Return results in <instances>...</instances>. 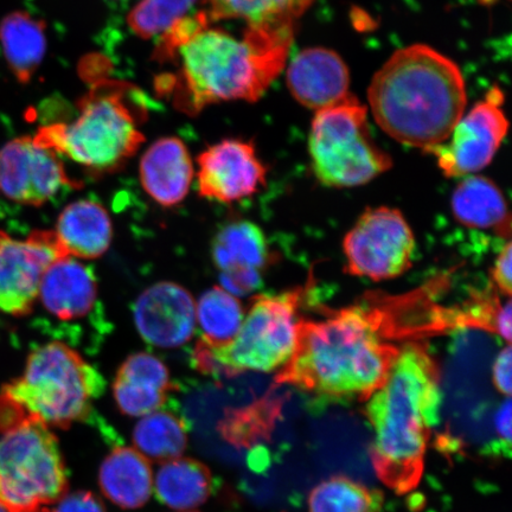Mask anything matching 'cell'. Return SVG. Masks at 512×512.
<instances>
[{"label":"cell","instance_id":"28","mask_svg":"<svg viewBox=\"0 0 512 512\" xmlns=\"http://www.w3.org/2000/svg\"><path fill=\"white\" fill-rule=\"evenodd\" d=\"M133 444L145 458L168 462L187 450V427L176 415L156 411L140 419L133 431Z\"/></svg>","mask_w":512,"mask_h":512},{"label":"cell","instance_id":"29","mask_svg":"<svg viewBox=\"0 0 512 512\" xmlns=\"http://www.w3.org/2000/svg\"><path fill=\"white\" fill-rule=\"evenodd\" d=\"M382 504L381 492L344 476L324 480L309 497L310 512H380Z\"/></svg>","mask_w":512,"mask_h":512},{"label":"cell","instance_id":"35","mask_svg":"<svg viewBox=\"0 0 512 512\" xmlns=\"http://www.w3.org/2000/svg\"><path fill=\"white\" fill-rule=\"evenodd\" d=\"M0 512H10V510L6 508L2 502H0Z\"/></svg>","mask_w":512,"mask_h":512},{"label":"cell","instance_id":"20","mask_svg":"<svg viewBox=\"0 0 512 512\" xmlns=\"http://www.w3.org/2000/svg\"><path fill=\"white\" fill-rule=\"evenodd\" d=\"M140 183L160 206L170 208L184 201L194 178L187 146L170 137L157 140L140 162Z\"/></svg>","mask_w":512,"mask_h":512},{"label":"cell","instance_id":"30","mask_svg":"<svg viewBox=\"0 0 512 512\" xmlns=\"http://www.w3.org/2000/svg\"><path fill=\"white\" fill-rule=\"evenodd\" d=\"M197 0H142L128 16L134 34L142 38L163 35L179 19L187 16Z\"/></svg>","mask_w":512,"mask_h":512},{"label":"cell","instance_id":"5","mask_svg":"<svg viewBox=\"0 0 512 512\" xmlns=\"http://www.w3.org/2000/svg\"><path fill=\"white\" fill-rule=\"evenodd\" d=\"M105 379L78 351L61 342L36 349L24 373L3 389V402L49 427L67 428L88 418Z\"/></svg>","mask_w":512,"mask_h":512},{"label":"cell","instance_id":"24","mask_svg":"<svg viewBox=\"0 0 512 512\" xmlns=\"http://www.w3.org/2000/svg\"><path fill=\"white\" fill-rule=\"evenodd\" d=\"M0 46L11 73L27 85L46 55V24L28 12H11L0 21Z\"/></svg>","mask_w":512,"mask_h":512},{"label":"cell","instance_id":"23","mask_svg":"<svg viewBox=\"0 0 512 512\" xmlns=\"http://www.w3.org/2000/svg\"><path fill=\"white\" fill-rule=\"evenodd\" d=\"M452 211L457 221L472 229L492 230L501 238L511 235V216L501 189L486 177H467L453 192Z\"/></svg>","mask_w":512,"mask_h":512},{"label":"cell","instance_id":"33","mask_svg":"<svg viewBox=\"0 0 512 512\" xmlns=\"http://www.w3.org/2000/svg\"><path fill=\"white\" fill-rule=\"evenodd\" d=\"M511 348L508 344L496 358L494 364V383L499 393L507 395L510 398L511 394Z\"/></svg>","mask_w":512,"mask_h":512},{"label":"cell","instance_id":"36","mask_svg":"<svg viewBox=\"0 0 512 512\" xmlns=\"http://www.w3.org/2000/svg\"><path fill=\"white\" fill-rule=\"evenodd\" d=\"M179 512H197V511H192V510H191V511H179Z\"/></svg>","mask_w":512,"mask_h":512},{"label":"cell","instance_id":"22","mask_svg":"<svg viewBox=\"0 0 512 512\" xmlns=\"http://www.w3.org/2000/svg\"><path fill=\"white\" fill-rule=\"evenodd\" d=\"M150 460L134 447H117L108 454L99 472V484L111 502L124 509L142 508L153 494Z\"/></svg>","mask_w":512,"mask_h":512},{"label":"cell","instance_id":"15","mask_svg":"<svg viewBox=\"0 0 512 512\" xmlns=\"http://www.w3.org/2000/svg\"><path fill=\"white\" fill-rule=\"evenodd\" d=\"M134 322L144 341L158 348H178L195 334L196 303L175 283H159L145 290L133 307Z\"/></svg>","mask_w":512,"mask_h":512},{"label":"cell","instance_id":"34","mask_svg":"<svg viewBox=\"0 0 512 512\" xmlns=\"http://www.w3.org/2000/svg\"><path fill=\"white\" fill-rule=\"evenodd\" d=\"M496 432L503 456H510L511 448V400L507 398L498 409L495 419Z\"/></svg>","mask_w":512,"mask_h":512},{"label":"cell","instance_id":"14","mask_svg":"<svg viewBox=\"0 0 512 512\" xmlns=\"http://www.w3.org/2000/svg\"><path fill=\"white\" fill-rule=\"evenodd\" d=\"M197 163L198 192L208 200L238 202L266 184L267 170L251 143L223 140L202 152Z\"/></svg>","mask_w":512,"mask_h":512},{"label":"cell","instance_id":"18","mask_svg":"<svg viewBox=\"0 0 512 512\" xmlns=\"http://www.w3.org/2000/svg\"><path fill=\"white\" fill-rule=\"evenodd\" d=\"M98 294L93 268L67 256L44 273L38 297L50 315L62 322H75L95 312Z\"/></svg>","mask_w":512,"mask_h":512},{"label":"cell","instance_id":"11","mask_svg":"<svg viewBox=\"0 0 512 512\" xmlns=\"http://www.w3.org/2000/svg\"><path fill=\"white\" fill-rule=\"evenodd\" d=\"M504 94L492 87L462 119L443 144L431 153L446 177L457 178L483 170L494 159L509 130L503 111Z\"/></svg>","mask_w":512,"mask_h":512},{"label":"cell","instance_id":"25","mask_svg":"<svg viewBox=\"0 0 512 512\" xmlns=\"http://www.w3.org/2000/svg\"><path fill=\"white\" fill-rule=\"evenodd\" d=\"M213 488L208 467L195 459L178 457L164 462L153 478L160 502L176 511H191L207 502Z\"/></svg>","mask_w":512,"mask_h":512},{"label":"cell","instance_id":"16","mask_svg":"<svg viewBox=\"0 0 512 512\" xmlns=\"http://www.w3.org/2000/svg\"><path fill=\"white\" fill-rule=\"evenodd\" d=\"M211 256L221 272V287L238 297L259 290L270 253L261 228L240 220L219 230L211 243Z\"/></svg>","mask_w":512,"mask_h":512},{"label":"cell","instance_id":"19","mask_svg":"<svg viewBox=\"0 0 512 512\" xmlns=\"http://www.w3.org/2000/svg\"><path fill=\"white\" fill-rule=\"evenodd\" d=\"M171 389L169 369L159 358L146 352L128 357L113 384L114 399L120 411L132 418H143L159 411Z\"/></svg>","mask_w":512,"mask_h":512},{"label":"cell","instance_id":"12","mask_svg":"<svg viewBox=\"0 0 512 512\" xmlns=\"http://www.w3.org/2000/svg\"><path fill=\"white\" fill-rule=\"evenodd\" d=\"M67 256L54 230H35L25 241L0 232V312L29 315L44 273Z\"/></svg>","mask_w":512,"mask_h":512},{"label":"cell","instance_id":"3","mask_svg":"<svg viewBox=\"0 0 512 512\" xmlns=\"http://www.w3.org/2000/svg\"><path fill=\"white\" fill-rule=\"evenodd\" d=\"M368 98L388 136L426 152L450 137L467 102L457 64L424 44L395 51L375 74Z\"/></svg>","mask_w":512,"mask_h":512},{"label":"cell","instance_id":"21","mask_svg":"<svg viewBox=\"0 0 512 512\" xmlns=\"http://www.w3.org/2000/svg\"><path fill=\"white\" fill-rule=\"evenodd\" d=\"M54 232L68 256L85 260L104 255L113 238L110 215L92 200L76 201L64 208Z\"/></svg>","mask_w":512,"mask_h":512},{"label":"cell","instance_id":"26","mask_svg":"<svg viewBox=\"0 0 512 512\" xmlns=\"http://www.w3.org/2000/svg\"><path fill=\"white\" fill-rule=\"evenodd\" d=\"M313 0H208L209 21L243 19L248 28L293 25Z\"/></svg>","mask_w":512,"mask_h":512},{"label":"cell","instance_id":"4","mask_svg":"<svg viewBox=\"0 0 512 512\" xmlns=\"http://www.w3.org/2000/svg\"><path fill=\"white\" fill-rule=\"evenodd\" d=\"M292 40L293 25L248 28L242 40L219 29L198 31L176 53V104L196 114L215 102L259 100L283 72Z\"/></svg>","mask_w":512,"mask_h":512},{"label":"cell","instance_id":"10","mask_svg":"<svg viewBox=\"0 0 512 512\" xmlns=\"http://www.w3.org/2000/svg\"><path fill=\"white\" fill-rule=\"evenodd\" d=\"M347 271L375 281L400 277L412 266L415 240L400 210L369 209L343 242Z\"/></svg>","mask_w":512,"mask_h":512},{"label":"cell","instance_id":"13","mask_svg":"<svg viewBox=\"0 0 512 512\" xmlns=\"http://www.w3.org/2000/svg\"><path fill=\"white\" fill-rule=\"evenodd\" d=\"M62 187H78L56 153L31 137L11 140L0 149V190L10 200L40 207Z\"/></svg>","mask_w":512,"mask_h":512},{"label":"cell","instance_id":"7","mask_svg":"<svg viewBox=\"0 0 512 512\" xmlns=\"http://www.w3.org/2000/svg\"><path fill=\"white\" fill-rule=\"evenodd\" d=\"M303 290L259 296L243 318L233 341L210 348L201 341L194 350L196 367L207 374L236 376L245 371L281 369L296 345V313Z\"/></svg>","mask_w":512,"mask_h":512},{"label":"cell","instance_id":"1","mask_svg":"<svg viewBox=\"0 0 512 512\" xmlns=\"http://www.w3.org/2000/svg\"><path fill=\"white\" fill-rule=\"evenodd\" d=\"M399 302L356 305L319 320L297 323L293 354L277 375L278 384L326 402H363L386 382L408 338Z\"/></svg>","mask_w":512,"mask_h":512},{"label":"cell","instance_id":"17","mask_svg":"<svg viewBox=\"0 0 512 512\" xmlns=\"http://www.w3.org/2000/svg\"><path fill=\"white\" fill-rule=\"evenodd\" d=\"M286 76L294 99L316 112L338 104L349 95L348 66L330 49L300 51L288 66Z\"/></svg>","mask_w":512,"mask_h":512},{"label":"cell","instance_id":"31","mask_svg":"<svg viewBox=\"0 0 512 512\" xmlns=\"http://www.w3.org/2000/svg\"><path fill=\"white\" fill-rule=\"evenodd\" d=\"M53 512H106L100 499L88 491L62 496L54 504Z\"/></svg>","mask_w":512,"mask_h":512},{"label":"cell","instance_id":"2","mask_svg":"<svg viewBox=\"0 0 512 512\" xmlns=\"http://www.w3.org/2000/svg\"><path fill=\"white\" fill-rule=\"evenodd\" d=\"M440 405V371L427 344L418 339L403 344L364 411L375 432L371 462L376 475L396 494L414 490L424 475Z\"/></svg>","mask_w":512,"mask_h":512},{"label":"cell","instance_id":"27","mask_svg":"<svg viewBox=\"0 0 512 512\" xmlns=\"http://www.w3.org/2000/svg\"><path fill=\"white\" fill-rule=\"evenodd\" d=\"M245 318L243 307L234 294L221 286L202 294L196 305V320L200 324V341L210 348L223 347L232 342Z\"/></svg>","mask_w":512,"mask_h":512},{"label":"cell","instance_id":"32","mask_svg":"<svg viewBox=\"0 0 512 512\" xmlns=\"http://www.w3.org/2000/svg\"><path fill=\"white\" fill-rule=\"evenodd\" d=\"M511 242L508 241L498 255L495 262L494 271H492V279H494V285L501 291L505 296L510 297L511 294Z\"/></svg>","mask_w":512,"mask_h":512},{"label":"cell","instance_id":"9","mask_svg":"<svg viewBox=\"0 0 512 512\" xmlns=\"http://www.w3.org/2000/svg\"><path fill=\"white\" fill-rule=\"evenodd\" d=\"M309 150L318 181L331 188L358 187L393 166L392 158L371 137L367 107L350 94L316 112Z\"/></svg>","mask_w":512,"mask_h":512},{"label":"cell","instance_id":"6","mask_svg":"<svg viewBox=\"0 0 512 512\" xmlns=\"http://www.w3.org/2000/svg\"><path fill=\"white\" fill-rule=\"evenodd\" d=\"M72 123L42 126L34 142L94 172L118 170L144 142L124 92L98 86L79 104Z\"/></svg>","mask_w":512,"mask_h":512},{"label":"cell","instance_id":"8","mask_svg":"<svg viewBox=\"0 0 512 512\" xmlns=\"http://www.w3.org/2000/svg\"><path fill=\"white\" fill-rule=\"evenodd\" d=\"M67 489L55 434L43 421L24 415L0 438V502L10 512H46Z\"/></svg>","mask_w":512,"mask_h":512}]
</instances>
